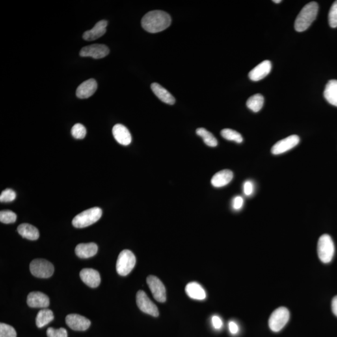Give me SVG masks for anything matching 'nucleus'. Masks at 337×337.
Listing matches in <instances>:
<instances>
[{"instance_id": "nucleus-3", "label": "nucleus", "mask_w": 337, "mask_h": 337, "mask_svg": "<svg viewBox=\"0 0 337 337\" xmlns=\"http://www.w3.org/2000/svg\"><path fill=\"white\" fill-rule=\"evenodd\" d=\"M102 214L103 211L99 207H92L75 216L72 224L76 228H86L98 221Z\"/></svg>"}, {"instance_id": "nucleus-27", "label": "nucleus", "mask_w": 337, "mask_h": 337, "mask_svg": "<svg viewBox=\"0 0 337 337\" xmlns=\"http://www.w3.org/2000/svg\"><path fill=\"white\" fill-rule=\"evenodd\" d=\"M197 135L202 138L203 140L206 145L210 147H216L217 146L218 141L210 132L203 127H200L196 130Z\"/></svg>"}, {"instance_id": "nucleus-14", "label": "nucleus", "mask_w": 337, "mask_h": 337, "mask_svg": "<svg viewBox=\"0 0 337 337\" xmlns=\"http://www.w3.org/2000/svg\"><path fill=\"white\" fill-rule=\"evenodd\" d=\"M80 278L83 282L91 288H96L101 283V276L96 270L83 269L79 274Z\"/></svg>"}, {"instance_id": "nucleus-36", "label": "nucleus", "mask_w": 337, "mask_h": 337, "mask_svg": "<svg viewBox=\"0 0 337 337\" xmlns=\"http://www.w3.org/2000/svg\"><path fill=\"white\" fill-rule=\"evenodd\" d=\"M244 193L246 196H250L254 192V184L250 181H246L244 184Z\"/></svg>"}, {"instance_id": "nucleus-40", "label": "nucleus", "mask_w": 337, "mask_h": 337, "mask_svg": "<svg viewBox=\"0 0 337 337\" xmlns=\"http://www.w3.org/2000/svg\"><path fill=\"white\" fill-rule=\"evenodd\" d=\"M273 1L276 3H280L282 1H281V0H274Z\"/></svg>"}, {"instance_id": "nucleus-24", "label": "nucleus", "mask_w": 337, "mask_h": 337, "mask_svg": "<svg viewBox=\"0 0 337 337\" xmlns=\"http://www.w3.org/2000/svg\"><path fill=\"white\" fill-rule=\"evenodd\" d=\"M323 95L330 105L337 107V80L332 79L328 82Z\"/></svg>"}, {"instance_id": "nucleus-19", "label": "nucleus", "mask_w": 337, "mask_h": 337, "mask_svg": "<svg viewBox=\"0 0 337 337\" xmlns=\"http://www.w3.org/2000/svg\"><path fill=\"white\" fill-rule=\"evenodd\" d=\"M234 178V174L230 170L224 169L217 172L211 179L214 187H222L229 184Z\"/></svg>"}, {"instance_id": "nucleus-13", "label": "nucleus", "mask_w": 337, "mask_h": 337, "mask_svg": "<svg viewBox=\"0 0 337 337\" xmlns=\"http://www.w3.org/2000/svg\"><path fill=\"white\" fill-rule=\"evenodd\" d=\"M27 304L31 308H46L49 306V299L45 293L32 291L28 295Z\"/></svg>"}, {"instance_id": "nucleus-21", "label": "nucleus", "mask_w": 337, "mask_h": 337, "mask_svg": "<svg viewBox=\"0 0 337 337\" xmlns=\"http://www.w3.org/2000/svg\"><path fill=\"white\" fill-rule=\"evenodd\" d=\"M185 291L186 294L192 299L203 300L206 298V291L198 283H189L185 287Z\"/></svg>"}, {"instance_id": "nucleus-37", "label": "nucleus", "mask_w": 337, "mask_h": 337, "mask_svg": "<svg viewBox=\"0 0 337 337\" xmlns=\"http://www.w3.org/2000/svg\"><path fill=\"white\" fill-rule=\"evenodd\" d=\"M212 324L215 330H220L223 327V322L217 315H214L212 317Z\"/></svg>"}, {"instance_id": "nucleus-5", "label": "nucleus", "mask_w": 337, "mask_h": 337, "mask_svg": "<svg viewBox=\"0 0 337 337\" xmlns=\"http://www.w3.org/2000/svg\"><path fill=\"white\" fill-rule=\"evenodd\" d=\"M136 262L135 254L129 250H124L119 255L116 271L119 275L126 276L133 271Z\"/></svg>"}, {"instance_id": "nucleus-22", "label": "nucleus", "mask_w": 337, "mask_h": 337, "mask_svg": "<svg viewBox=\"0 0 337 337\" xmlns=\"http://www.w3.org/2000/svg\"><path fill=\"white\" fill-rule=\"evenodd\" d=\"M151 90L155 96L163 103L172 105L176 102L174 97L159 84L154 83L151 84Z\"/></svg>"}, {"instance_id": "nucleus-1", "label": "nucleus", "mask_w": 337, "mask_h": 337, "mask_svg": "<svg viewBox=\"0 0 337 337\" xmlns=\"http://www.w3.org/2000/svg\"><path fill=\"white\" fill-rule=\"evenodd\" d=\"M170 15L163 11L155 10L148 12L141 20L142 28L151 33H156L167 29L171 24Z\"/></svg>"}, {"instance_id": "nucleus-28", "label": "nucleus", "mask_w": 337, "mask_h": 337, "mask_svg": "<svg viewBox=\"0 0 337 337\" xmlns=\"http://www.w3.org/2000/svg\"><path fill=\"white\" fill-rule=\"evenodd\" d=\"M221 136L222 137L227 140H232L237 142V143H241L243 141V136L238 133V132L232 130L230 129H224L221 131Z\"/></svg>"}, {"instance_id": "nucleus-23", "label": "nucleus", "mask_w": 337, "mask_h": 337, "mask_svg": "<svg viewBox=\"0 0 337 337\" xmlns=\"http://www.w3.org/2000/svg\"><path fill=\"white\" fill-rule=\"evenodd\" d=\"M19 234L30 241H36L40 237V233L38 229L29 224H22L19 225L17 229Z\"/></svg>"}, {"instance_id": "nucleus-12", "label": "nucleus", "mask_w": 337, "mask_h": 337, "mask_svg": "<svg viewBox=\"0 0 337 337\" xmlns=\"http://www.w3.org/2000/svg\"><path fill=\"white\" fill-rule=\"evenodd\" d=\"M66 323L69 327L76 331H85L90 328L91 325L89 319L75 314L67 315Z\"/></svg>"}, {"instance_id": "nucleus-9", "label": "nucleus", "mask_w": 337, "mask_h": 337, "mask_svg": "<svg viewBox=\"0 0 337 337\" xmlns=\"http://www.w3.org/2000/svg\"><path fill=\"white\" fill-rule=\"evenodd\" d=\"M147 284L150 287L153 297L157 302L161 303L166 302V288L159 278L154 276H150L147 278Z\"/></svg>"}, {"instance_id": "nucleus-31", "label": "nucleus", "mask_w": 337, "mask_h": 337, "mask_svg": "<svg viewBox=\"0 0 337 337\" xmlns=\"http://www.w3.org/2000/svg\"><path fill=\"white\" fill-rule=\"evenodd\" d=\"M15 328L8 324L0 323V337H16Z\"/></svg>"}, {"instance_id": "nucleus-26", "label": "nucleus", "mask_w": 337, "mask_h": 337, "mask_svg": "<svg viewBox=\"0 0 337 337\" xmlns=\"http://www.w3.org/2000/svg\"><path fill=\"white\" fill-rule=\"evenodd\" d=\"M263 103H264V98L262 95L256 94L248 99L247 107L253 112H258L262 109Z\"/></svg>"}, {"instance_id": "nucleus-8", "label": "nucleus", "mask_w": 337, "mask_h": 337, "mask_svg": "<svg viewBox=\"0 0 337 337\" xmlns=\"http://www.w3.org/2000/svg\"><path fill=\"white\" fill-rule=\"evenodd\" d=\"M136 303L140 310L150 315L157 317L159 316V310L157 306L153 303L144 291H139L136 294Z\"/></svg>"}, {"instance_id": "nucleus-38", "label": "nucleus", "mask_w": 337, "mask_h": 337, "mask_svg": "<svg viewBox=\"0 0 337 337\" xmlns=\"http://www.w3.org/2000/svg\"><path fill=\"white\" fill-rule=\"evenodd\" d=\"M229 330L231 334L236 335L238 334L239 331V327L238 325L235 322L231 321L229 322Z\"/></svg>"}, {"instance_id": "nucleus-34", "label": "nucleus", "mask_w": 337, "mask_h": 337, "mask_svg": "<svg viewBox=\"0 0 337 337\" xmlns=\"http://www.w3.org/2000/svg\"><path fill=\"white\" fill-rule=\"evenodd\" d=\"M47 337H68V332L64 328H55L49 327L46 331Z\"/></svg>"}, {"instance_id": "nucleus-18", "label": "nucleus", "mask_w": 337, "mask_h": 337, "mask_svg": "<svg viewBox=\"0 0 337 337\" xmlns=\"http://www.w3.org/2000/svg\"><path fill=\"white\" fill-rule=\"evenodd\" d=\"M107 21L101 20L97 23L92 29L84 32L83 38L86 41H94L97 40L107 32Z\"/></svg>"}, {"instance_id": "nucleus-33", "label": "nucleus", "mask_w": 337, "mask_h": 337, "mask_svg": "<svg viewBox=\"0 0 337 337\" xmlns=\"http://www.w3.org/2000/svg\"><path fill=\"white\" fill-rule=\"evenodd\" d=\"M16 194L14 190L6 189L1 192L0 195V201L1 202H11L16 199Z\"/></svg>"}, {"instance_id": "nucleus-15", "label": "nucleus", "mask_w": 337, "mask_h": 337, "mask_svg": "<svg viewBox=\"0 0 337 337\" xmlns=\"http://www.w3.org/2000/svg\"><path fill=\"white\" fill-rule=\"evenodd\" d=\"M98 88L96 80L90 79L83 82L77 87V96L80 99H87L92 96Z\"/></svg>"}, {"instance_id": "nucleus-35", "label": "nucleus", "mask_w": 337, "mask_h": 337, "mask_svg": "<svg viewBox=\"0 0 337 337\" xmlns=\"http://www.w3.org/2000/svg\"><path fill=\"white\" fill-rule=\"evenodd\" d=\"M244 199L243 197L241 196H236L233 199L232 206V208L235 211H239L240 209L243 208L244 206Z\"/></svg>"}, {"instance_id": "nucleus-30", "label": "nucleus", "mask_w": 337, "mask_h": 337, "mask_svg": "<svg viewBox=\"0 0 337 337\" xmlns=\"http://www.w3.org/2000/svg\"><path fill=\"white\" fill-rule=\"evenodd\" d=\"M71 135L75 139H83L86 135V127L83 124L77 123V124L74 125L71 129Z\"/></svg>"}, {"instance_id": "nucleus-29", "label": "nucleus", "mask_w": 337, "mask_h": 337, "mask_svg": "<svg viewBox=\"0 0 337 337\" xmlns=\"http://www.w3.org/2000/svg\"><path fill=\"white\" fill-rule=\"evenodd\" d=\"M17 216L16 214L11 211H2L0 212V221L4 224H12L16 222Z\"/></svg>"}, {"instance_id": "nucleus-25", "label": "nucleus", "mask_w": 337, "mask_h": 337, "mask_svg": "<svg viewBox=\"0 0 337 337\" xmlns=\"http://www.w3.org/2000/svg\"><path fill=\"white\" fill-rule=\"evenodd\" d=\"M54 319L53 312L49 309L44 308L38 313L36 319V326L38 328L45 327L53 321Z\"/></svg>"}, {"instance_id": "nucleus-4", "label": "nucleus", "mask_w": 337, "mask_h": 337, "mask_svg": "<svg viewBox=\"0 0 337 337\" xmlns=\"http://www.w3.org/2000/svg\"><path fill=\"white\" fill-rule=\"evenodd\" d=\"M317 252L320 260L324 263L331 262L335 254V245L332 237L323 234L320 237L317 245Z\"/></svg>"}, {"instance_id": "nucleus-39", "label": "nucleus", "mask_w": 337, "mask_h": 337, "mask_svg": "<svg viewBox=\"0 0 337 337\" xmlns=\"http://www.w3.org/2000/svg\"><path fill=\"white\" fill-rule=\"evenodd\" d=\"M332 310L334 314L337 317V295L332 299Z\"/></svg>"}, {"instance_id": "nucleus-2", "label": "nucleus", "mask_w": 337, "mask_h": 337, "mask_svg": "<svg viewBox=\"0 0 337 337\" xmlns=\"http://www.w3.org/2000/svg\"><path fill=\"white\" fill-rule=\"evenodd\" d=\"M319 5L316 2H310L304 6L295 19V29L298 32L307 30L318 14Z\"/></svg>"}, {"instance_id": "nucleus-11", "label": "nucleus", "mask_w": 337, "mask_h": 337, "mask_svg": "<svg viewBox=\"0 0 337 337\" xmlns=\"http://www.w3.org/2000/svg\"><path fill=\"white\" fill-rule=\"evenodd\" d=\"M300 138L297 135L289 136L284 139L279 140L272 148L271 152L274 155L283 154L295 148L299 144Z\"/></svg>"}, {"instance_id": "nucleus-17", "label": "nucleus", "mask_w": 337, "mask_h": 337, "mask_svg": "<svg viewBox=\"0 0 337 337\" xmlns=\"http://www.w3.org/2000/svg\"><path fill=\"white\" fill-rule=\"evenodd\" d=\"M112 135L116 141L123 146H128L132 141L130 132L126 127L122 124H118L112 128Z\"/></svg>"}, {"instance_id": "nucleus-7", "label": "nucleus", "mask_w": 337, "mask_h": 337, "mask_svg": "<svg viewBox=\"0 0 337 337\" xmlns=\"http://www.w3.org/2000/svg\"><path fill=\"white\" fill-rule=\"evenodd\" d=\"M30 272L36 277L47 278L54 273V266L45 259H34L30 265Z\"/></svg>"}, {"instance_id": "nucleus-6", "label": "nucleus", "mask_w": 337, "mask_h": 337, "mask_svg": "<svg viewBox=\"0 0 337 337\" xmlns=\"http://www.w3.org/2000/svg\"><path fill=\"white\" fill-rule=\"evenodd\" d=\"M290 313L286 307H279L274 310L270 317L269 326L272 331L278 332L288 323Z\"/></svg>"}, {"instance_id": "nucleus-10", "label": "nucleus", "mask_w": 337, "mask_h": 337, "mask_svg": "<svg viewBox=\"0 0 337 337\" xmlns=\"http://www.w3.org/2000/svg\"><path fill=\"white\" fill-rule=\"evenodd\" d=\"M109 49L105 45L95 44L83 47L79 52L81 57H91L101 59L109 55Z\"/></svg>"}, {"instance_id": "nucleus-20", "label": "nucleus", "mask_w": 337, "mask_h": 337, "mask_svg": "<svg viewBox=\"0 0 337 337\" xmlns=\"http://www.w3.org/2000/svg\"><path fill=\"white\" fill-rule=\"evenodd\" d=\"M98 250V245L95 243L79 244L76 247L75 253L79 258L88 259L94 256Z\"/></svg>"}, {"instance_id": "nucleus-16", "label": "nucleus", "mask_w": 337, "mask_h": 337, "mask_svg": "<svg viewBox=\"0 0 337 337\" xmlns=\"http://www.w3.org/2000/svg\"><path fill=\"white\" fill-rule=\"evenodd\" d=\"M271 69V62L265 60L255 67L252 71H250L249 74H248V77L253 81H260L269 74Z\"/></svg>"}, {"instance_id": "nucleus-32", "label": "nucleus", "mask_w": 337, "mask_h": 337, "mask_svg": "<svg viewBox=\"0 0 337 337\" xmlns=\"http://www.w3.org/2000/svg\"><path fill=\"white\" fill-rule=\"evenodd\" d=\"M328 22L332 28L337 27V1L333 3L328 14Z\"/></svg>"}]
</instances>
